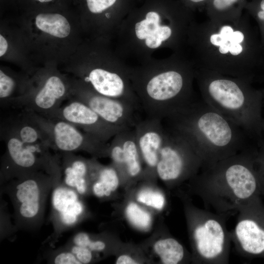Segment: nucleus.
Returning <instances> with one entry per match:
<instances>
[{"instance_id": "nucleus-1", "label": "nucleus", "mask_w": 264, "mask_h": 264, "mask_svg": "<svg viewBox=\"0 0 264 264\" xmlns=\"http://www.w3.org/2000/svg\"><path fill=\"white\" fill-rule=\"evenodd\" d=\"M194 12L179 0H142L122 22L112 48L129 66L163 58L166 50L184 52Z\"/></svg>"}, {"instance_id": "nucleus-2", "label": "nucleus", "mask_w": 264, "mask_h": 264, "mask_svg": "<svg viewBox=\"0 0 264 264\" xmlns=\"http://www.w3.org/2000/svg\"><path fill=\"white\" fill-rule=\"evenodd\" d=\"M246 12L236 19L193 24L185 53L195 68L251 81L264 63L259 29Z\"/></svg>"}, {"instance_id": "nucleus-3", "label": "nucleus", "mask_w": 264, "mask_h": 264, "mask_svg": "<svg viewBox=\"0 0 264 264\" xmlns=\"http://www.w3.org/2000/svg\"><path fill=\"white\" fill-rule=\"evenodd\" d=\"M130 79L147 117L164 120L197 98L196 68L185 52L130 66Z\"/></svg>"}, {"instance_id": "nucleus-4", "label": "nucleus", "mask_w": 264, "mask_h": 264, "mask_svg": "<svg viewBox=\"0 0 264 264\" xmlns=\"http://www.w3.org/2000/svg\"><path fill=\"white\" fill-rule=\"evenodd\" d=\"M254 165L255 157L247 149L202 166L188 181L189 191L215 212L227 216L238 212L254 198L261 196Z\"/></svg>"}, {"instance_id": "nucleus-5", "label": "nucleus", "mask_w": 264, "mask_h": 264, "mask_svg": "<svg viewBox=\"0 0 264 264\" xmlns=\"http://www.w3.org/2000/svg\"><path fill=\"white\" fill-rule=\"evenodd\" d=\"M164 120L190 139L203 161L202 166L248 149L245 132L201 97Z\"/></svg>"}, {"instance_id": "nucleus-6", "label": "nucleus", "mask_w": 264, "mask_h": 264, "mask_svg": "<svg viewBox=\"0 0 264 264\" xmlns=\"http://www.w3.org/2000/svg\"><path fill=\"white\" fill-rule=\"evenodd\" d=\"M31 58L38 66L65 64L85 39L73 6L20 13L16 18Z\"/></svg>"}, {"instance_id": "nucleus-7", "label": "nucleus", "mask_w": 264, "mask_h": 264, "mask_svg": "<svg viewBox=\"0 0 264 264\" xmlns=\"http://www.w3.org/2000/svg\"><path fill=\"white\" fill-rule=\"evenodd\" d=\"M61 66L96 92L141 108L131 84L130 66L116 54L111 44L85 39Z\"/></svg>"}, {"instance_id": "nucleus-8", "label": "nucleus", "mask_w": 264, "mask_h": 264, "mask_svg": "<svg viewBox=\"0 0 264 264\" xmlns=\"http://www.w3.org/2000/svg\"><path fill=\"white\" fill-rule=\"evenodd\" d=\"M196 68L201 98L242 128L248 135L255 126V104L259 93L250 81L210 70Z\"/></svg>"}, {"instance_id": "nucleus-9", "label": "nucleus", "mask_w": 264, "mask_h": 264, "mask_svg": "<svg viewBox=\"0 0 264 264\" xmlns=\"http://www.w3.org/2000/svg\"><path fill=\"white\" fill-rule=\"evenodd\" d=\"M180 196L192 248V262L228 264L232 240L226 225L227 215L198 208L186 194Z\"/></svg>"}, {"instance_id": "nucleus-10", "label": "nucleus", "mask_w": 264, "mask_h": 264, "mask_svg": "<svg viewBox=\"0 0 264 264\" xmlns=\"http://www.w3.org/2000/svg\"><path fill=\"white\" fill-rule=\"evenodd\" d=\"M62 178L61 168L49 173L38 171L12 178L1 185L9 198L17 229L34 231L42 225L47 197Z\"/></svg>"}, {"instance_id": "nucleus-11", "label": "nucleus", "mask_w": 264, "mask_h": 264, "mask_svg": "<svg viewBox=\"0 0 264 264\" xmlns=\"http://www.w3.org/2000/svg\"><path fill=\"white\" fill-rule=\"evenodd\" d=\"M31 80L27 93L11 100L5 107L30 110L50 117L70 95L71 76L57 64L40 66L31 75Z\"/></svg>"}, {"instance_id": "nucleus-12", "label": "nucleus", "mask_w": 264, "mask_h": 264, "mask_svg": "<svg viewBox=\"0 0 264 264\" xmlns=\"http://www.w3.org/2000/svg\"><path fill=\"white\" fill-rule=\"evenodd\" d=\"M156 168L157 178L169 189L188 181L199 171L203 161L190 139L168 125Z\"/></svg>"}, {"instance_id": "nucleus-13", "label": "nucleus", "mask_w": 264, "mask_h": 264, "mask_svg": "<svg viewBox=\"0 0 264 264\" xmlns=\"http://www.w3.org/2000/svg\"><path fill=\"white\" fill-rule=\"evenodd\" d=\"M136 0H73L85 39L111 44Z\"/></svg>"}, {"instance_id": "nucleus-14", "label": "nucleus", "mask_w": 264, "mask_h": 264, "mask_svg": "<svg viewBox=\"0 0 264 264\" xmlns=\"http://www.w3.org/2000/svg\"><path fill=\"white\" fill-rule=\"evenodd\" d=\"M0 137L5 145L0 164V184L36 172L51 173L60 164L58 155H52L48 150L25 145L15 133L1 125Z\"/></svg>"}, {"instance_id": "nucleus-15", "label": "nucleus", "mask_w": 264, "mask_h": 264, "mask_svg": "<svg viewBox=\"0 0 264 264\" xmlns=\"http://www.w3.org/2000/svg\"><path fill=\"white\" fill-rule=\"evenodd\" d=\"M24 110L44 132L50 148L61 153L83 151L96 158L108 157L109 144L107 142L81 132L79 128L65 120Z\"/></svg>"}, {"instance_id": "nucleus-16", "label": "nucleus", "mask_w": 264, "mask_h": 264, "mask_svg": "<svg viewBox=\"0 0 264 264\" xmlns=\"http://www.w3.org/2000/svg\"><path fill=\"white\" fill-rule=\"evenodd\" d=\"M70 76V95L85 103L120 132L134 129L140 121L135 115L137 109L126 102L100 94L81 81Z\"/></svg>"}, {"instance_id": "nucleus-17", "label": "nucleus", "mask_w": 264, "mask_h": 264, "mask_svg": "<svg viewBox=\"0 0 264 264\" xmlns=\"http://www.w3.org/2000/svg\"><path fill=\"white\" fill-rule=\"evenodd\" d=\"M257 196L241 207L232 242L237 251L248 258L264 259V206Z\"/></svg>"}, {"instance_id": "nucleus-18", "label": "nucleus", "mask_w": 264, "mask_h": 264, "mask_svg": "<svg viewBox=\"0 0 264 264\" xmlns=\"http://www.w3.org/2000/svg\"><path fill=\"white\" fill-rule=\"evenodd\" d=\"M61 179L52 190L49 221L53 231L45 242L51 246L56 243L63 233L77 225L89 215L83 198L65 185Z\"/></svg>"}, {"instance_id": "nucleus-19", "label": "nucleus", "mask_w": 264, "mask_h": 264, "mask_svg": "<svg viewBox=\"0 0 264 264\" xmlns=\"http://www.w3.org/2000/svg\"><path fill=\"white\" fill-rule=\"evenodd\" d=\"M108 157L120 175L122 186L128 189L142 180L143 166L134 129L119 132L112 137Z\"/></svg>"}, {"instance_id": "nucleus-20", "label": "nucleus", "mask_w": 264, "mask_h": 264, "mask_svg": "<svg viewBox=\"0 0 264 264\" xmlns=\"http://www.w3.org/2000/svg\"><path fill=\"white\" fill-rule=\"evenodd\" d=\"M68 101L50 117L65 120L100 140L107 142L120 132L82 101L70 95Z\"/></svg>"}, {"instance_id": "nucleus-21", "label": "nucleus", "mask_w": 264, "mask_h": 264, "mask_svg": "<svg viewBox=\"0 0 264 264\" xmlns=\"http://www.w3.org/2000/svg\"><path fill=\"white\" fill-rule=\"evenodd\" d=\"M162 121L147 117L140 120L134 128L144 169L142 181L155 183L157 178L156 168L165 129Z\"/></svg>"}, {"instance_id": "nucleus-22", "label": "nucleus", "mask_w": 264, "mask_h": 264, "mask_svg": "<svg viewBox=\"0 0 264 264\" xmlns=\"http://www.w3.org/2000/svg\"><path fill=\"white\" fill-rule=\"evenodd\" d=\"M0 59L17 66L30 75H32L39 67L31 58L16 19L1 18Z\"/></svg>"}, {"instance_id": "nucleus-23", "label": "nucleus", "mask_w": 264, "mask_h": 264, "mask_svg": "<svg viewBox=\"0 0 264 264\" xmlns=\"http://www.w3.org/2000/svg\"><path fill=\"white\" fill-rule=\"evenodd\" d=\"M62 182L83 198L91 195L90 159L74 153H61Z\"/></svg>"}, {"instance_id": "nucleus-24", "label": "nucleus", "mask_w": 264, "mask_h": 264, "mask_svg": "<svg viewBox=\"0 0 264 264\" xmlns=\"http://www.w3.org/2000/svg\"><path fill=\"white\" fill-rule=\"evenodd\" d=\"M89 159L91 195L103 200L111 199L122 186L118 171L111 163L104 165L96 158Z\"/></svg>"}, {"instance_id": "nucleus-25", "label": "nucleus", "mask_w": 264, "mask_h": 264, "mask_svg": "<svg viewBox=\"0 0 264 264\" xmlns=\"http://www.w3.org/2000/svg\"><path fill=\"white\" fill-rule=\"evenodd\" d=\"M150 252L146 254L150 262L180 264L192 262L191 254L176 239L169 235L154 237L150 241Z\"/></svg>"}, {"instance_id": "nucleus-26", "label": "nucleus", "mask_w": 264, "mask_h": 264, "mask_svg": "<svg viewBox=\"0 0 264 264\" xmlns=\"http://www.w3.org/2000/svg\"><path fill=\"white\" fill-rule=\"evenodd\" d=\"M31 75L23 71H16L1 65L0 66V102L5 107L11 100L27 93L31 86Z\"/></svg>"}, {"instance_id": "nucleus-27", "label": "nucleus", "mask_w": 264, "mask_h": 264, "mask_svg": "<svg viewBox=\"0 0 264 264\" xmlns=\"http://www.w3.org/2000/svg\"><path fill=\"white\" fill-rule=\"evenodd\" d=\"M21 112L15 117L5 120L1 125L15 133L25 145L49 150L48 141L44 132L24 110Z\"/></svg>"}, {"instance_id": "nucleus-28", "label": "nucleus", "mask_w": 264, "mask_h": 264, "mask_svg": "<svg viewBox=\"0 0 264 264\" xmlns=\"http://www.w3.org/2000/svg\"><path fill=\"white\" fill-rule=\"evenodd\" d=\"M68 242L85 246L104 258L115 255L122 243L114 235L107 232L98 234L78 232Z\"/></svg>"}, {"instance_id": "nucleus-29", "label": "nucleus", "mask_w": 264, "mask_h": 264, "mask_svg": "<svg viewBox=\"0 0 264 264\" xmlns=\"http://www.w3.org/2000/svg\"><path fill=\"white\" fill-rule=\"evenodd\" d=\"M247 1V0H209L205 9L210 20H234L242 16Z\"/></svg>"}, {"instance_id": "nucleus-30", "label": "nucleus", "mask_w": 264, "mask_h": 264, "mask_svg": "<svg viewBox=\"0 0 264 264\" xmlns=\"http://www.w3.org/2000/svg\"><path fill=\"white\" fill-rule=\"evenodd\" d=\"M141 184L135 191L133 199L146 208L157 211L163 210L166 203L164 193L155 187V183L142 181Z\"/></svg>"}, {"instance_id": "nucleus-31", "label": "nucleus", "mask_w": 264, "mask_h": 264, "mask_svg": "<svg viewBox=\"0 0 264 264\" xmlns=\"http://www.w3.org/2000/svg\"><path fill=\"white\" fill-rule=\"evenodd\" d=\"M124 214L132 226L139 231H148L152 226L153 217L151 212L133 199L126 201Z\"/></svg>"}, {"instance_id": "nucleus-32", "label": "nucleus", "mask_w": 264, "mask_h": 264, "mask_svg": "<svg viewBox=\"0 0 264 264\" xmlns=\"http://www.w3.org/2000/svg\"><path fill=\"white\" fill-rule=\"evenodd\" d=\"M73 6V0H18L20 13L37 11H50Z\"/></svg>"}, {"instance_id": "nucleus-33", "label": "nucleus", "mask_w": 264, "mask_h": 264, "mask_svg": "<svg viewBox=\"0 0 264 264\" xmlns=\"http://www.w3.org/2000/svg\"><path fill=\"white\" fill-rule=\"evenodd\" d=\"M115 255L116 264L151 263L141 246L122 243Z\"/></svg>"}, {"instance_id": "nucleus-34", "label": "nucleus", "mask_w": 264, "mask_h": 264, "mask_svg": "<svg viewBox=\"0 0 264 264\" xmlns=\"http://www.w3.org/2000/svg\"><path fill=\"white\" fill-rule=\"evenodd\" d=\"M244 9L257 23L261 44L264 49V0L247 1Z\"/></svg>"}, {"instance_id": "nucleus-35", "label": "nucleus", "mask_w": 264, "mask_h": 264, "mask_svg": "<svg viewBox=\"0 0 264 264\" xmlns=\"http://www.w3.org/2000/svg\"><path fill=\"white\" fill-rule=\"evenodd\" d=\"M47 263L53 264H81L75 255L64 245L51 249L44 254Z\"/></svg>"}, {"instance_id": "nucleus-36", "label": "nucleus", "mask_w": 264, "mask_h": 264, "mask_svg": "<svg viewBox=\"0 0 264 264\" xmlns=\"http://www.w3.org/2000/svg\"><path fill=\"white\" fill-rule=\"evenodd\" d=\"M64 246L75 255L81 264L96 263L104 258L101 255L93 252L85 246L75 244L69 242Z\"/></svg>"}, {"instance_id": "nucleus-37", "label": "nucleus", "mask_w": 264, "mask_h": 264, "mask_svg": "<svg viewBox=\"0 0 264 264\" xmlns=\"http://www.w3.org/2000/svg\"><path fill=\"white\" fill-rule=\"evenodd\" d=\"M0 205V238L3 239L10 238L18 229L15 225L13 226L10 222L9 216L6 211L5 206L4 209L3 205L1 204Z\"/></svg>"}, {"instance_id": "nucleus-38", "label": "nucleus", "mask_w": 264, "mask_h": 264, "mask_svg": "<svg viewBox=\"0 0 264 264\" xmlns=\"http://www.w3.org/2000/svg\"><path fill=\"white\" fill-rule=\"evenodd\" d=\"M255 162L259 165L256 172L259 182L260 195L264 196V154H261L257 158H255Z\"/></svg>"}, {"instance_id": "nucleus-39", "label": "nucleus", "mask_w": 264, "mask_h": 264, "mask_svg": "<svg viewBox=\"0 0 264 264\" xmlns=\"http://www.w3.org/2000/svg\"><path fill=\"white\" fill-rule=\"evenodd\" d=\"M188 8L195 11L197 9H201L205 7L209 0H179Z\"/></svg>"}, {"instance_id": "nucleus-40", "label": "nucleus", "mask_w": 264, "mask_h": 264, "mask_svg": "<svg viewBox=\"0 0 264 264\" xmlns=\"http://www.w3.org/2000/svg\"><path fill=\"white\" fill-rule=\"evenodd\" d=\"M18 0H0V15L12 9H17Z\"/></svg>"}, {"instance_id": "nucleus-41", "label": "nucleus", "mask_w": 264, "mask_h": 264, "mask_svg": "<svg viewBox=\"0 0 264 264\" xmlns=\"http://www.w3.org/2000/svg\"><path fill=\"white\" fill-rule=\"evenodd\" d=\"M262 68H263L264 70V63L263 64V66H262Z\"/></svg>"}, {"instance_id": "nucleus-42", "label": "nucleus", "mask_w": 264, "mask_h": 264, "mask_svg": "<svg viewBox=\"0 0 264 264\" xmlns=\"http://www.w3.org/2000/svg\"><path fill=\"white\" fill-rule=\"evenodd\" d=\"M137 2H139L140 1H141L142 0H136Z\"/></svg>"}]
</instances>
